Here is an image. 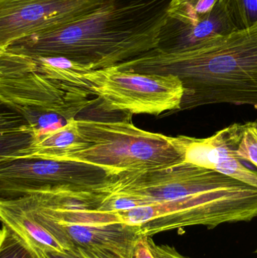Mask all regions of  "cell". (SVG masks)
I'll list each match as a JSON object with an SVG mask.
<instances>
[{
    "mask_svg": "<svg viewBox=\"0 0 257 258\" xmlns=\"http://www.w3.org/2000/svg\"><path fill=\"white\" fill-rule=\"evenodd\" d=\"M219 2L220 0H170L167 14L180 21L194 22L208 15Z\"/></svg>",
    "mask_w": 257,
    "mask_h": 258,
    "instance_id": "2e32d148",
    "label": "cell"
},
{
    "mask_svg": "<svg viewBox=\"0 0 257 258\" xmlns=\"http://www.w3.org/2000/svg\"><path fill=\"white\" fill-rule=\"evenodd\" d=\"M80 140L77 119L60 128L33 137L23 147L1 154L0 163L17 160H51L73 148Z\"/></svg>",
    "mask_w": 257,
    "mask_h": 258,
    "instance_id": "4fadbf2b",
    "label": "cell"
},
{
    "mask_svg": "<svg viewBox=\"0 0 257 258\" xmlns=\"http://www.w3.org/2000/svg\"><path fill=\"white\" fill-rule=\"evenodd\" d=\"M115 177L104 168L63 160H17L0 163L1 199L57 189L99 191Z\"/></svg>",
    "mask_w": 257,
    "mask_h": 258,
    "instance_id": "ba28073f",
    "label": "cell"
},
{
    "mask_svg": "<svg viewBox=\"0 0 257 258\" xmlns=\"http://www.w3.org/2000/svg\"><path fill=\"white\" fill-rule=\"evenodd\" d=\"M256 254H257V248H256Z\"/></svg>",
    "mask_w": 257,
    "mask_h": 258,
    "instance_id": "603a6c76",
    "label": "cell"
},
{
    "mask_svg": "<svg viewBox=\"0 0 257 258\" xmlns=\"http://www.w3.org/2000/svg\"><path fill=\"white\" fill-rule=\"evenodd\" d=\"M131 115L120 120L79 119L80 140L51 160L82 162L112 176L166 168L185 161L184 135L167 136L137 128Z\"/></svg>",
    "mask_w": 257,
    "mask_h": 258,
    "instance_id": "277c9868",
    "label": "cell"
},
{
    "mask_svg": "<svg viewBox=\"0 0 257 258\" xmlns=\"http://www.w3.org/2000/svg\"><path fill=\"white\" fill-rule=\"evenodd\" d=\"M0 258H40L17 233L2 224Z\"/></svg>",
    "mask_w": 257,
    "mask_h": 258,
    "instance_id": "ac0fdd59",
    "label": "cell"
},
{
    "mask_svg": "<svg viewBox=\"0 0 257 258\" xmlns=\"http://www.w3.org/2000/svg\"><path fill=\"white\" fill-rule=\"evenodd\" d=\"M238 156L257 168V122L245 123V130L238 150Z\"/></svg>",
    "mask_w": 257,
    "mask_h": 258,
    "instance_id": "d6986e66",
    "label": "cell"
},
{
    "mask_svg": "<svg viewBox=\"0 0 257 258\" xmlns=\"http://www.w3.org/2000/svg\"><path fill=\"white\" fill-rule=\"evenodd\" d=\"M111 0H0V49L35 33L69 24Z\"/></svg>",
    "mask_w": 257,
    "mask_h": 258,
    "instance_id": "30bf717a",
    "label": "cell"
},
{
    "mask_svg": "<svg viewBox=\"0 0 257 258\" xmlns=\"http://www.w3.org/2000/svg\"><path fill=\"white\" fill-rule=\"evenodd\" d=\"M98 191L31 192L11 198L71 254L81 258H134L140 226L123 224L118 212L101 210Z\"/></svg>",
    "mask_w": 257,
    "mask_h": 258,
    "instance_id": "3957f363",
    "label": "cell"
},
{
    "mask_svg": "<svg viewBox=\"0 0 257 258\" xmlns=\"http://www.w3.org/2000/svg\"><path fill=\"white\" fill-rule=\"evenodd\" d=\"M236 30H245L257 23V0H223Z\"/></svg>",
    "mask_w": 257,
    "mask_h": 258,
    "instance_id": "e0dca14e",
    "label": "cell"
},
{
    "mask_svg": "<svg viewBox=\"0 0 257 258\" xmlns=\"http://www.w3.org/2000/svg\"><path fill=\"white\" fill-rule=\"evenodd\" d=\"M245 123H234L207 138L184 135L185 161L257 188V171L244 165L238 150Z\"/></svg>",
    "mask_w": 257,
    "mask_h": 258,
    "instance_id": "8fae6325",
    "label": "cell"
},
{
    "mask_svg": "<svg viewBox=\"0 0 257 258\" xmlns=\"http://www.w3.org/2000/svg\"><path fill=\"white\" fill-rule=\"evenodd\" d=\"M146 238L154 258H189L182 255L174 247L167 245H157L152 238L147 236Z\"/></svg>",
    "mask_w": 257,
    "mask_h": 258,
    "instance_id": "ffe728a7",
    "label": "cell"
},
{
    "mask_svg": "<svg viewBox=\"0 0 257 258\" xmlns=\"http://www.w3.org/2000/svg\"><path fill=\"white\" fill-rule=\"evenodd\" d=\"M170 0H111L79 19L0 50L66 57L94 70L117 66L156 48Z\"/></svg>",
    "mask_w": 257,
    "mask_h": 258,
    "instance_id": "6da1fadb",
    "label": "cell"
},
{
    "mask_svg": "<svg viewBox=\"0 0 257 258\" xmlns=\"http://www.w3.org/2000/svg\"><path fill=\"white\" fill-rule=\"evenodd\" d=\"M117 67L179 77L184 88L180 111L223 103L257 110V23L190 51L164 53L154 48Z\"/></svg>",
    "mask_w": 257,
    "mask_h": 258,
    "instance_id": "7a4b0ae2",
    "label": "cell"
},
{
    "mask_svg": "<svg viewBox=\"0 0 257 258\" xmlns=\"http://www.w3.org/2000/svg\"><path fill=\"white\" fill-rule=\"evenodd\" d=\"M85 80L104 111L159 116L180 111L184 97L182 81L173 74H141L114 66L91 71Z\"/></svg>",
    "mask_w": 257,
    "mask_h": 258,
    "instance_id": "52a82bcc",
    "label": "cell"
},
{
    "mask_svg": "<svg viewBox=\"0 0 257 258\" xmlns=\"http://www.w3.org/2000/svg\"><path fill=\"white\" fill-rule=\"evenodd\" d=\"M235 30L226 5L220 0L208 15L194 22L180 21L167 14L155 49L164 53L184 52Z\"/></svg>",
    "mask_w": 257,
    "mask_h": 258,
    "instance_id": "7c38bea8",
    "label": "cell"
},
{
    "mask_svg": "<svg viewBox=\"0 0 257 258\" xmlns=\"http://www.w3.org/2000/svg\"><path fill=\"white\" fill-rule=\"evenodd\" d=\"M134 258H154L146 242V236L142 237L137 242L134 250Z\"/></svg>",
    "mask_w": 257,
    "mask_h": 258,
    "instance_id": "44dd1931",
    "label": "cell"
},
{
    "mask_svg": "<svg viewBox=\"0 0 257 258\" xmlns=\"http://www.w3.org/2000/svg\"><path fill=\"white\" fill-rule=\"evenodd\" d=\"M46 258H81L71 254L68 251H58L55 250L48 249L45 251Z\"/></svg>",
    "mask_w": 257,
    "mask_h": 258,
    "instance_id": "7402d4cb",
    "label": "cell"
},
{
    "mask_svg": "<svg viewBox=\"0 0 257 258\" xmlns=\"http://www.w3.org/2000/svg\"><path fill=\"white\" fill-rule=\"evenodd\" d=\"M24 55L33 69L45 77L90 90L85 76L95 71L91 67L57 56Z\"/></svg>",
    "mask_w": 257,
    "mask_h": 258,
    "instance_id": "9a60e30c",
    "label": "cell"
},
{
    "mask_svg": "<svg viewBox=\"0 0 257 258\" xmlns=\"http://www.w3.org/2000/svg\"><path fill=\"white\" fill-rule=\"evenodd\" d=\"M0 218L2 224L13 230L40 258L45 257V250L66 251L57 241L10 199H1Z\"/></svg>",
    "mask_w": 257,
    "mask_h": 258,
    "instance_id": "5bb4252c",
    "label": "cell"
},
{
    "mask_svg": "<svg viewBox=\"0 0 257 258\" xmlns=\"http://www.w3.org/2000/svg\"><path fill=\"white\" fill-rule=\"evenodd\" d=\"M123 224L140 226L142 236L193 226L214 229L223 224L248 222L257 217V188L233 187L118 212Z\"/></svg>",
    "mask_w": 257,
    "mask_h": 258,
    "instance_id": "8992f818",
    "label": "cell"
},
{
    "mask_svg": "<svg viewBox=\"0 0 257 258\" xmlns=\"http://www.w3.org/2000/svg\"><path fill=\"white\" fill-rule=\"evenodd\" d=\"M242 183L184 161L166 168L119 174L106 186L104 191L137 196L149 206L233 187Z\"/></svg>",
    "mask_w": 257,
    "mask_h": 258,
    "instance_id": "9c48e42d",
    "label": "cell"
},
{
    "mask_svg": "<svg viewBox=\"0 0 257 258\" xmlns=\"http://www.w3.org/2000/svg\"><path fill=\"white\" fill-rule=\"evenodd\" d=\"M91 95L90 90L38 72L24 54L0 50V101L24 119L25 123L12 128L27 141L63 126L99 101L91 100Z\"/></svg>",
    "mask_w": 257,
    "mask_h": 258,
    "instance_id": "5b68a950",
    "label": "cell"
}]
</instances>
